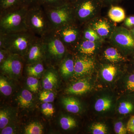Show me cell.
Masks as SVG:
<instances>
[{"label":"cell","instance_id":"obj_16","mask_svg":"<svg viewBox=\"0 0 134 134\" xmlns=\"http://www.w3.org/2000/svg\"><path fill=\"white\" fill-rule=\"evenodd\" d=\"M62 102L66 110L69 112L77 113L81 112L82 105L80 101L77 99L71 97L63 98Z\"/></svg>","mask_w":134,"mask_h":134},{"label":"cell","instance_id":"obj_43","mask_svg":"<svg viewBox=\"0 0 134 134\" xmlns=\"http://www.w3.org/2000/svg\"><path fill=\"white\" fill-rule=\"evenodd\" d=\"M130 32H131V34H132V36L134 39V27L133 29L130 30Z\"/></svg>","mask_w":134,"mask_h":134},{"label":"cell","instance_id":"obj_42","mask_svg":"<svg viewBox=\"0 0 134 134\" xmlns=\"http://www.w3.org/2000/svg\"><path fill=\"white\" fill-rule=\"evenodd\" d=\"M102 5H110L115 3L121 0H99Z\"/></svg>","mask_w":134,"mask_h":134},{"label":"cell","instance_id":"obj_6","mask_svg":"<svg viewBox=\"0 0 134 134\" xmlns=\"http://www.w3.org/2000/svg\"><path fill=\"white\" fill-rule=\"evenodd\" d=\"M44 9L53 30L76 22L70 3L59 7Z\"/></svg>","mask_w":134,"mask_h":134},{"label":"cell","instance_id":"obj_19","mask_svg":"<svg viewBox=\"0 0 134 134\" xmlns=\"http://www.w3.org/2000/svg\"><path fill=\"white\" fill-rule=\"evenodd\" d=\"M108 16L112 21L120 23L126 18L125 10L120 7L113 6L108 12Z\"/></svg>","mask_w":134,"mask_h":134},{"label":"cell","instance_id":"obj_28","mask_svg":"<svg viewBox=\"0 0 134 134\" xmlns=\"http://www.w3.org/2000/svg\"><path fill=\"white\" fill-rule=\"evenodd\" d=\"M25 133L26 134H43V126L39 122H32L25 127Z\"/></svg>","mask_w":134,"mask_h":134},{"label":"cell","instance_id":"obj_17","mask_svg":"<svg viewBox=\"0 0 134 134\" xmlns=\"http://www.w3.org/2000/svg\"><path fill=\"white\" fill-rule=\"evenodd\" d=\"M104 58L110 62L118 63L125 61V58L116 47H110L106 48L103 53Z\"/></svg>","mask_w":134,"mask_h":134},{"label":"cell","instance_id":"obj_12","mask_svg":"<svg viewBox=\"0 0 134 134\" xmlns=\"http://www.w3.org/2000/svg\"><path fill=\"white\" fill-rule=\"evenodd\" d=\"M74 60V74L77 76L88 74L94 69L95 62L91 57L80 55L76 57Z\"/></svg>","mask_w":134,"mask_h":134},{"label":"cell","instance_id":"obj_31","mask_svg":"<svg viewBox=\"0 0 134 134\" xmlns=\"http://www.w3.org/2000/svg\"><path fill=\"white\" fill-rule=\"evenodd\" d=\"M92 133L93 134H105L107 133V129L104 124L100 122L94 123L92 126Z\"/></svg>","mask_w":134,"mask_h":134},{"label":"cell","instance_id":"obj_26","mask_svg":"<svg viewBox=\"0 0 134 134\" xmlns=\"http://www.w3.org/2000/svg\"><path fill=\"white\" fill-rule=\"evenodd\" d=\"M66 0H38V5L44 9L59 7L65 5Z\"/></svg>","mask_w":134,"mask_h":134},{"label":"cell","instance_id":"obj_33","mask_svg":"<svg viewBox=\"0 0 134 134\" xmlns=\"http://www.w3.org/2000/svg\"><path fill=\"white\" fill-rule=\"evenodd\" d=\"M9 120V114L7 110H1L0 111V129H2L7 126Z\"/></svg>","mask_w":134,"mask_h":134},{"label":"cell","instance_id":"obj_15","mask_svg":"<svg viewBox=\"0 0 134 134\" xmlns=\"http://www.w3.org/2000/svg\"><path fill=\"white\" fill-rule=\"evenodd\" d=\"M60 71L65 77L71 76L74 73L75 60L72 56L65 55L59 64Z\"/></svg>","mask_w":134,"mask_h":134},{"label":"cell","instance_id":"obj_10","mask_svg":"<svg viewBox=\"0 0 134 134\" xmlns=\"http://www.w3.org/2000/svg\"><path fill=\"white\" fill-rule=\"evenodd\" d=\"M23 57L18 54H10L7 59L1 64V69L8 74L19 75L21 72L23 66Z\"/></svg>","mask_w":134,"mask_h":134},{"label":"cell","instance_id":"obj_41","mask_svg":"<svg viewBox=\"0 0 134 134\" xmlns=\"http://www.w3.org/2000/svg\"><path fill=\"white\" fill-rule=\"evenodd\" d=\"M14 129L10 126H6L2 129L1 134H14Z\"/></svg>","mask_w":134,"mask_h":134},{"label":"cell","instance_id":"obj_36","mask_svg":"<svg viewBox=\"0 0 134 134\" xmlns=\"http://www.w3.org/2000/svg\"><path fill=\"white\" fill-rule=\"evenodd\" d=\"M114 130L117 134H126L127 132L126 126L121 121H118L115 123Z\"/></svg>","mask_w":134,"mask_h":134},{"label":"cell","instance_id":"obj_44","mask_svg":"<svg viewBox=\"0 0 134 134\" xmlns=\"http://www.w3.org/2000/svg\"><path fill=\"white\" fill-rule=\"evenodd\" d=\"M76 0H66L67 2L68 3H72L74 2Z\"/></svg>","mask_w":134,"mask_h":134},{"label":"cell","instance_id":"obj_14","mask_svg":"<svg viewBox=\"0 0 134 134\" xmlns=\"http://www.w3.org/2000/svg\"><path fill=\"white\" fill-rule=\"evenodd\" d=\"M91 90V85L86 79L79 80L73 84L66 90L67 93L74 95H82Z\"/></svg>","mask_w":134,"mask_h":134},{"label":"cell","instance_id":"obj_7","mask_svg":"<svg viewBox=\"0 0 134 134\" xmlns=\"http://www.w3.org/2000/svg\"><path fill=\"white\" fill-rule=\"evenodd\" d=\"M109 38L125 55L134 56V39L130 30L122 26L115 27Z\"/></svg>","mask_w":134,"mask_h":134},{"label":"cell","instance_id":"obj_27","mask_svg":"<svg viewBox=\"0 0 134 134\" xmlns=\"http://www.w3.org/2000/svg\"><path fill=\"white\" fill-rule=\"evenodd\" d=\"M60 124L62 128L64 130L72 129L76 126V122L73 117L63 116L60 120Z\"/></svg>","mask_w":134,"mask_h":134},{"label":"cell","instance_id":"obj_23","mask_svg":"<svg viewBox=\"0 0 134 134\" xmlns=\"http://www.w3.org/2000/svg\"><path fill=\"white\" fill-rule=\"evenodd\" d=\"M26 70L28 74L30 76H38L44 70V67L43 61L27 64Z\"/></svg>","mask_w":134,"mask_h":134},{"label":"cell","instance_id":"obj_37","mask_svg":"<svg viewBox=\"0 0 134 134\" xmlns=\"http://www.w3.org/2000/svg\"><path fill=\"white\" fill-rule=\"evenodd\" d=\"M38 0H21V5L29 8L38 5Z\"/></svg>","mask_w":134,"mask_h":134},{"label":"cell","instance_id":"obj_2","mask_svg":"<svg viewBox=\"0 0 134 134\" xmlns=\"http://www.w3.org/2000/svg\"><path fill=\"white\" fill-rule=\"evenodd\" d=\"M28 9L22 5L0 13V32L12 33L28 30L26 19Z\"/></svg>","mask_w":134,"mask_h":134},{"label":"cell","instance_id":"obj_29","mask_svg":"<svg viewBox=\"0 0 134 134\" xmlns=\"http://www.w3.org/2000/svg\"><path fill=\"white\" fill-rule=\"evenodd\" d=\"M125 88L130 94L134 95V72L128 75L126 77Z\"/></svg>","mask_w":134,"mask_h":134},{"label":"cell","instance_id":"obj_45","mask_svg":"<svg viewBox=\"0 0 134 134\" xmlns=\"http://www.w3.org/2000/svg\"><path fill=\"white\" fill-rule=\"evenodd\" d=\"M133 57H134V59H133V68H134V70H133V72H134V56H133Z\"/></svg>","mask_w":134,"mask_h":134},{"label":"cell","instance_id":"obj_20","mask_svg":"<svg viewBox=\"0 0 134 134\" xmlns=\"http://www.w3.org/2000/svg\"><path fill=\"white\" fill-rule=\"evenodd\" d=\"M113 103L112 99L109 97L100 98L96 101L94 108L98 112L107 111L111 108Z\"/></svg>","mask_w":134,"mask_h":134},{"label":"cell","instance_id":"obj_32","mask_svg":"<svg viewBox=\"0 0 134 134\" xmlns=\"http://www.w3.org/2000/svg\"><path fill=\"white\" fill-rule=\"evenodd\" d=\"M26 83L30 90L36 93L38 90V81L33 76L29 77L26 80Z\"/></svg>","mask_w":134,"mask_h":134},{"label":"cell","instance_id":"obj_13","mask_svg":"<svg viewBox=\"0 0 134 134\" xmlns=\"http://www.w3.org/2000/svg\"><path fill=\"white\" fill-rule=\"evenodd\" d=\"M102 42H92L81 38L72 48L81 56L90 57L93 55L100 48Z\"/></svg>","mask_w":134,"mask_h":134},{"label":"cell","instance_id":"obj_35","mask_svg":"<svg viewBox=\"0 0 134 134\" xmlns=\"http://www.w3.org/2000/svg\"><path fill=\"white\" fill-rule=\"evenodd\" d=\"M54 108L52 104L49 103H43L41 105L42 113L46 116H52L54 113Z\"/></svg>","mask_w":134,"mask_h":134},{"label":"cell","instance_id":"obj_4","mask_svg":"<svg viewBox=\"0 0 134 134\" xmlns=\"http://www.w3.org/2000/svg\"><path fill=\"white\" fill-rule=\"evenodd\" d=\"M70 3L76 21L82 25L94 18L103 5L99 0H76Z\"/></svg>","mask_w":134,"mask_h":134},{"label":"cell","instance_id":"obj_25","mask_svg":"<svg viewBox=\"0 0 134 134\" xmlns=\"http://www.w3.org/2000/svg\"><path fill=\"white\" fill-rule=\"evenodd\" d=\"M22 6L21 0H0V13Z\"/></svg>","mask_w":134,"mask_h":134},{"label":"cell","instance_id":"obj_22","mask_svg":"<svg viewBox=\"0 0 134 134\" xmlns=\"http://www.w3.org/2000/svg\"><path fill=\"white\" fill-rule=\"evenodd\" d=\"M33 96L31 92L27 90L22 91L18 97V103L21 107L28 108L30 106L32 103Z\"/></svg>","mask_w":134,"mask_h":134},{"label":"cell","instance_id":"obj_8","mask_svg":"<svg viewBox=\"0 0 134 134\" xmlns=\"http://www.w3.org/2000/svg\"><path fill=\"white\" fill-rule=\"evenodd\" d=\"M82 30V25L75 22L53 30L68 49L74 48L81 38Z\"/></svg>","mask_w":134,"mask_h":134},{"label":"cell","instance_id":"obj_30","mask_svg":"<svg viewBox=\"0 0 134 134\" xmlns=\"http://www.w3.org/2000/svg\"><path fill=\"white\" fill-rule=\"evenodd\" d=\"M0 91L4 96H9L12 93V89L10 85L4 78L0 79Z\"/></svg>","mask_w":134,"mask_h":134},{"label":"cell","instance_id":"obj_39","mask_svg":"<svg viewBox=\"0 0 134 134\" xmlns=\"http://www.w3.org/2000/svg\"><path fill=\"white\" fill-rule=\"evenodd\" d=\"M9 51L5 48L0 49V63L1 64L10 55Z\"/></svg>","mask_w":134,"mask_h":134},{"label":"cell","instance_id":"obj_11","mask_svg":"<svg viewBox=\"0 0 134 134\" xmlns=\"http://www.w3.org/2000/svg\"><path fill=\"white\" fill-rule=\"evenodd\" d=\"M90 26L103 39L109 38L115 27L105 18H96L86 24Z\"/></svg>","mask_w":134,"mask_h":134},{"label":"cell","instance_id":"obj_18","mask_svg":"<svg viewBox=\"0 0 134 134\" xmlns=\"http://www.w3.org/2000/svg\"><path fill=\"white\" fill-rule=\"evenodd\" d=\"M82 38L92 42H102L104 39L87 24L82 25Z\"/></svg>","mask_w":134,"mask_h":134},{"label":"cell","instance_id":"obj_38","mask_svg":"<svg viewBox=\"0 0 134 134\" xmlns=\"http://www.w3.org/2000/svg\"><path fill=\"white\" fill-rule=\"evenodd\" d=\"M127 132L130 133L134 134V115L130 117L126 126Z\"/></svg>","mask_w":134,"mask_h":134},{"label":"cell","instance_id":"obj_34","mask_svg":"<svg viewBox=\"0 0 134 134\" xmlns=\"http://www.w3.org/2000/svg\"><path fill=\"white\" fill-rule=\"evenodd\" d=\"M39 99L43 103H52L54 99V94L49 91H43L40 93Z\"/></svg>","mask_w":134,"mask_h":134},{"label":"cell","instance_id":"obj_1","mask_svg":"<svg viewBox=\"0 0 134 134\" xmlns=\"http://www.w3.org/2000/svg\"><path fill=\"white\" fill-rule=\"evenodd\" d=\"M37 37L28 30L12 33L0 32V49L5 48L11 54L24 57Z\"/></svg>","mask_w":134,"mask_h":134},{"label":"cell","instance_id":"obj_40","mask_svg":"<svg viewBox=\"0 0 134 134\" xmlns=\"http://www.w3.org/2000/svg\"><path fill=\"white\" fill-rule=\"evenodd\" d=\"M125 25L126 27L131 28L134 26V16L127 18L125 21Z\"/></svg>","mask_w":134,"mask_h":134},{"label":"cell","instance_id":"obj_24","mask_svg":"<svg viewBox=\"0 0 134 134\" xmlns=\"http://www.w3.org/2000/svg\"><path fill=\"white\" fill-rule=\"evenodd\" d=\"M117 73V68L111 65L105 66L101 70V75L103 79L108 82L112 81Z\"/></svg>","mask_w":134,"mask_h":134},{"label":"cell","instance_id":"obj_3","mask_svg":"<svg viewBox=\"0 0 134 134\" xmlns=\"http://www.w3.org/2000/svg\"><path fill=\"white\" fill-rule=\"evenodd\" d=\"M26 22L28 30L37 37H43L53 30L44 9L40 5L28 9Z\"/></svg>","mask_w":134,"mask_h":134},{"label":"cell","instance_id":"obj_5","mask_svg":"<svg viewBox=\"0 0 134 134\" xmlns=\"http://www.w3.org/2000/svg\"><path fill=\"white\" fill-rule=\"evenodd\" d=\"M44 47V59L60 63L65 58L68 48L56 35L54 30L41 37Z\"/></svg>","mask_w":134,"mask_h":134},{"label":"cell","instance_id":"obj_21","mask_svg":"<svg viewBox=\"0 0 134 134\" xmlns=\"http://www.w3.org/2000/svg\"><path fill=\"white\" fill-rule=\"evenodd\" d=\"M58 79L56 74L50 70L46 74L43 80V88L46 90H52L58 82Z\"/></svg>","mask_w":134,"mask_h":134},{"label":"cell","instance_id":"obj_9","mask_svg":"<svg viewBox=\"0 0 134 134\" xmlns=\"http://www.w3.org/2000/svg\"><path fill=\"white\" fill-rule=\"evenodd\" d=\"M26 57L27 64L42 62L44 59L42 39L37 37L32 41L24 57Z\"/></svg>","mask_w":134,"mask_h":134}]
</instances>
